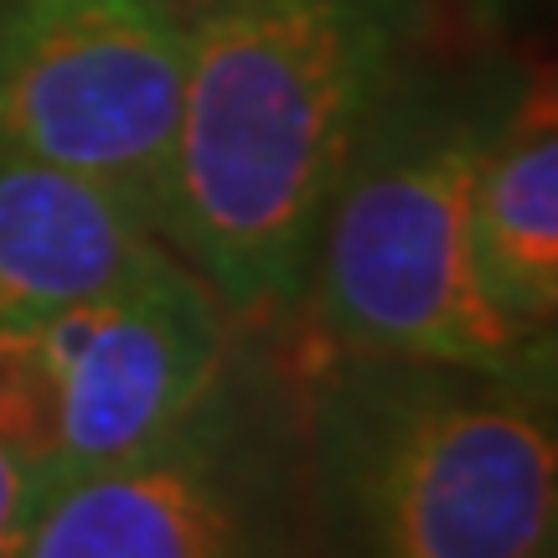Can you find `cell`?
I'll return each mask as SVG.
<instances>
[{
  "mask_svg": "<svg viewBox=\"0 0 558 558\" xmlns=\"http://www.w3.org/2000/svg\"><path fill=\"white\" fill-rule=\"evenodd\" d=\"M439 0H197L160 239L239 326L295 320L326 202Z\"/></svg>",
  "mask_w": 558,
  "mask_h": 558,
  "instance_id": "cell-1",
  "label": "cell"
},
{
  "mask_svg": "<svg viewBox=\"0 0 558 558\" xmlns=\"http://www.w3.org/2000/svg\"><path fill=\"white\" fill-rule=\"evenodd\" d=\"M300 367L316 558H558L554 341L439 362L300 337Z\"/></svg>",
  "mask_w": 558,
  "mask_h": 558,
  "instance_id": "cell-2",
  "label": "cell"
},
{
  "mask_svg": "<svg viewBox=\"0 0 558 558\" xmlns=\"http://www.w3.org/2000/svg\"><path fill=\"white\" fill-rule=\"evenodd\" d=\"M527 68L497 47L429 41L326 202L295 331L331 352L512 362L554 337H518L481 295L471 197L481 156Z\"/></svg>",
  "mask_w": 558,
  "mask_h": 558,
  "instance_id": "cell-3",
  "label": "cell"
},
{
  "mask_svg": "<svg viewBox=\"0 0 558 558\" xmlns=\"http://www.w3.org/2000/svg\"><path fill=\"white\" fill-rule=\"evenodd\" d=\"M300 331L239 326L213 388L140 456L62 486L26 558H316Z\"/></svg>",
  "mask_w": 558,
  "mask_h": 558,
  "instance_id": "cell-4",
  "label": "cell"
},
{
  "mask_svg": "<svg viewBox=\"0 0 558 558\" xmlns=\"http://www.w3.org/2000/svg\"><path fill=\"white\" fill-rule=\"evenodd\" d=\"M233 337L207 279L156 239L88 300L0 337V445L58 497L192 414Z\"/></svg>",
  "mask_w": 558,
  "mask_h": 558,
  "instance_id": "cell-5",
  "label": "cell"
},
{
  "mask_svg": "<svg viewBox=\"0 0 558 558\" xmlns=\"http://www.w3.org/2000/svg\"><path fill=\"white\" fill-rule=\"evenodd\" d=\"M186 88L171 0H0V160L120 197L160 239Z\"/></svg>",
  "mask_w": 558,
  "mask_h": 558,
  "instance_id": "cell-6",
  "label": "cell"
},
{
  "mask_svg": "<svg viewBox=\"0 0 558 558\" xmlns=\"http://www.w3.org/2000/svg\"><path fill=\"white\" fill-rule=\"evenodd\" d=\"M481 295L518 337L558 331V104L554 73L527 68L481 156L471 197Z\"/></svg>",
  "mask_w": 558,
  "mask_h": 558,
  "instance_id": "cell-7",
  "label": "cell"
},
{
  "mask_svg": "<svg viewBox=\"0 0 558 558\" xmlns=\"http://www.w3.org/2000/svg\"><path fill=\"white\" fill-rule=\"evenodd\" d=\"M156 243L104 186L32 160H0V337L88 300Z\"/></svg>",
  "mask_w": 558,
  "mask_h": 558,
  "instance_id": "cell-8",
  "label": "cell"
},
{
  "mask_svg": "<svg viewBox=\"0 0 558 558\" xmlns=\"http://www.w3.org/2000/svg\"><path fill=\"white\" fill-rule=\"evenodd\" d=\"M52 501V486L32 460L0 445V558H26L32 533Z\"/></svg>",
  "mask_w": 558,
  "mask_h": 558,
  "instance_id": "cell-9",
  "label": "cell"
},
{
  "mask_svg": "<svg viewBox=\"0 0 558 558\" xmlns=\"http://www.w3.org/2000/svg\"><path fill=\"white\" fill-rule=\"evenodd\" d=\"M476 5H481V11H486V16H492V11H497L501 0H476Z\"/></svg>",
  "mask_w": 558,
  "mask_h": 558,
  "instance_id": "cell-10",
  "label": "cell"
},
{
  "mask_svg": "<svg viewBox=\"0 0 558 558\" xmlns=\"http://www.w3.org/2000/svg\"><path fill=\"white\" fill-rule=\"evenodd\" d=\"M171 5H181V11H192V5H197V0H171Z\"/></svg>",
  "mask_w": 558,
  "mask_h": 558,
  "instance_id": "cell-11",
  "label": "cell"
}]
</instances>
